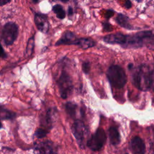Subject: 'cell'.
Instances as JSON below:
<instances>
[{"label":"cell","instance_id":"cell-22","mask_svg":"<svg viewBox=\"0 0 154 154\" xmlns=\"http://www.w3.org/2000/svg\"><path fill=\"white\" fill-rule=\"evenodd\" d=\"M114 14V11L112 10H107L105 12V17L107 19H109L111 17H112Z\"/></svg>","mask_w":154,"mask_h":154},{"label":"cell","instance_id":"cell-10","mask_svg":"<svg viewBox=\"0 0 154 154\" xmlns=\"http://www.w3.org/2000/svg\"><path fill=\"white\" fill-rule=\"evenodd\" d=\"M129 147L134 154H144L145 144L143 140L139 137H134L129 143Z\"/></svg>","mask_w":154,"mask_h":154},{"label":"cell","instance_id":"cell-11","mask_svg":"<svg viewBox=\"0 0 154 154\" xmlns=\"http://www.w3.org/2000/svg\"><path fill=\"white\" fill-rule=\"evenodd\" d=\"M34 154H52V148L48 142L40 143L34 148Z\"/></svg>","mask_w":154,"mask_h":154},{"label":"cell","instance_id":"cell-25","mask_svg":"<svg viewBox=\"0 0 154 154\" xmlns=\"http://www.w3.org/2000/svg\"><path fill=\"white\" fill-rule=\"evenodd\" d=\"M125 6L126 7V8H129L131 7L132 6V3L131 2L130 0H126L125 3Z\"/></svg>","mask_w":154,"mask_h":154},{"label":"cell","instance_id":"cell-9","mask_svg":"<svg viewBox=\"0 0 154 154\" xmlns=\"http://www.w3.org/2000/svg\"><path fill=\"white\" fill-rule=\"evenodd\" d=\"M34 22L37 29L42 32L46 33L49 31V23L47 16L36 13L34 16Z\"/></svg>","mask_w":154,"mask_h":154},{"label":"cell","instance_id":"cell-19","mask_svg":"<svg viewBox=\"0 0 154 154\" xmlns=\"http://www.w3.org/2000/svg\"><path fill=\"white\" fill-rule=\"evenodd\" d=\"M90 69L91 65L90 62L85 61L82 64V70L84 73L88 74L90 71Z\"/></svg>","mask_w":154,"mask_h":154},{"label":"cell","instance_id":"cell-3","mask_svg":"<svg viewBox=\"0 0 154 154\" xmlns=\"http://www.w3.org/2000/svg\"><path fill=\"white\" fill-rule=\"evenodd\" d=\"M19 33L17 25L14 22L5 23L2 30V40L7 46L11 45L16 40Z\"/></svg>","mask_w":154,"mask_h":154},{"label":"cell","instance_id":"cell-13","mask_svg":"<svg viewBox=\"0 0 154 154\" xmlns=\"http://www.w3.org/2000/svg\"><path fill=\"white\" fill-rule=\"evenodd\" d=\"M110 143L113 145H117L120 142V137L119 131L114 127H111L108 130Z\"/></svg>","mask_w":154,"mask_h":154},{"label":"cell","instance_id":"cell-2","mask_svg":"<svg viewBox=\"0 0 154 154\" xmlns=\"http://www.w3.org/2000/svg\"><path fill=\"white\" fill-rule=\"evenodd\" d=\"M106 77L112 87L123 88L127 82V76L124 69L119 65L111 66L106 71Z\"/></svg>","mask_w":154,"mask_h":154},{"label":"cell","instance_id":"cell-26","mask_svg":"<svg viewBox=\"0 0 154 154\" xmlns=\"http://www.w3.org/2000/svg\"><path fill=\"white\" fill-rule=\"evenodd\" d=\"M11 0H0V5L1 6H3L8 3H9Z\"/></svg>","mask_w":154,"mask_h":154},{"label":"cell","instance_id":"cell-27","mask_svg":"<svg viewBox=\"0 0 154 154\" xmlns=\"http://www.w3.org/2000/svg\"><path fill=\"white\" fill-rule=\"evenodd\" d=\"M1 49H2V51H1V58H5L7 57V54H6V53H5V51L4 50V49H3L2 47H1Z\"/></svg>","mask_w":154,"mask_h":154},{"label":"cell","instance_id":"cell-28","mask_svg":"<svg viewBox=\"0 0 154 154\" xmlns=\"http://www.w3.org/2000/svg\"><path fill=\"white\" fill-rule=\"evenodd\" d=\"M54 1H61V2H62L66 3V2H68L69 0H54Z\"/></svg>","mask_w":154,"mask_h":154},{"label":"cell","instance_id":"cell-21","mask_svg":"<svg viewBox=\"0 0 154 154\" xmlns=\"http://www.w3.org/2000/svg\"><path fill=\"white\" fill-rule=\"evenodd\" d=\"M103 25V30L105 31H106V32H109V31H112L113 30V28H112V26L108 22H104L102 23Z\"/></svg>","mask_w":154,"mask_h":154},{"label":"cell","instance_id":"cell-12","mask_svg":"<svg viewBox=\"0 0 154 154\" xmlns=\"http://www.w3.org/2000/svg\"><path fill=\"white\" fill-rule=\"evenodd\" d=\"M116 20L120 26L125 29H134L132 26L130 24L129 22L128 17L123 14H121V13L118 14V15L116 18Z\"/></svg>","mask_w":154,"mask_h":154},{"label":"cell","instance_id":"cell-23","mask_svg":"<svg viewBox=\"0 0 154 154\" xmlns=\"http://www.w3.org/2000/svg\"><path fill=\"white\" fill-rule=\"evenodd\" d=\"M151 87L154 91V69L151 73Z\"/></svg>","mask_w":154,"mask_h":154},{"label":"cell","instance_id":"cell-24","mask_svg":"<svg viewBox=\"0 0 154 154\" xmlns=\"http://www.w3.org/2000/svg\"><path fill=\"white\" fill-rule=\"evenodd\" d=\"M67 14L68 16L70 17V16H72L73 14V8L70 6L68 8V10H67Z\"/></svg>","mask_w":154,"mask_h":154},{"label":"cell","instance_id":"cell-6","mask_svg":"<svg viewBox=\"0 0 154 154\" xmlns=\"http://www.w3.org/2000/svg\"><path fill=\"white\" fill-rule=\"evenodd\" d=\"M72 131L73 135L76 138L78 143L81 147H84V140L85 134L86 132V128L81 120H76L74 122L72 127Z\"/></svg>","mask_w":154,"mask_h":154},{"label":"cell","instance_id":"cell-30","mask_svg":"<svg viewBox=\"0 0 154 154\" xmlns=\"http://www.w3.org/2000/svg\"><path fill=\"white\" fill-rule=\"evenodd\" d=\"M38 1H39V0H32V2H33L34 4H37Z\"/></svg>","mask_w":154,"mask_h":154},{"label":"cell","instance_id":"cell-15","mask_svg":"<svg viewBox=\"0 0 154 154\" xmlns=\"http://www.w3.org/2000/svg\"><path fill=\"white\" fill-rule=\"evenodd\" d=\"M52 11L56 14L57 17L60 19H63L66 16V13L63 7L60 4H56L53 6Z\"/></svg>","mask_w":154,"mask_h":154},{"label":"cell","instance_id":"cell-4","mask_svg":"<svg viewBox=\"0 0 154 154\" xmlns=\"http://www.w3.org/2000/svg\"><path fill=\"white\" fill-rule=\"evenodd\" d=\"M57 82L61 97L63 99H66L73 90V83L71 77L66 71L63 70Z\"/></svg>","mask_w":154,"mask_h":154},{"label":"cell","instance_id":"cell-5","mask_svg":"<svg viewBox=\"0 0 154 154\" xmlns=\"http://www.w3.org/2000/svg\"><path fill=\"white\" fill-rule=\"evenodd\" d=\"M106 140V134L103 129L99 128L87 141V146L93 151L100 150Z\"/></svg>","mask_w":154,"mask_h":154},{"label":"cell","instance_id":"cell-14","mask_svg":"<svg viewBox=\"0 0 154 154\" xmlns=\"http://www.w3.org/2000/svg\"><path fill=\"white\" fill-rule=\"evenodd\" d=\"M34 36H32L31 38L28 39L25 52V55L26 57H29L32 55L34 51Z\"/></svg>","mask_w":154,"mask_h":154},{"label":"cell","instance_id":"cell-29","mask_svg":"<svg viewBox=\"0 0 154 154\" xmlns=\"http://www.w3.org/2000/svg\"><path fill=\"white\" fill-rule=\"evenodd\" d=\"M133 67V64H129V66H128V68L129 69H131V68Z\"/></svg>","mask_w":154,"mask_h":154},{"label":"cell","instance_id":"cell-18","mask_svg":"<svg viewBox=\"0 0 154 154\" xmlns=\"http://www.w3.org/2000/svg\"><path fill=\"white\" fill-rule=\"evenodd\" d=\"M135 34L141 41L143 42V40L144 39L150 37L152 35V32L150 31H144L138 32L136 33Z\"/></svg>","mask_w":154,"mask_h":154},{"label":"cell","instance_id":"cell-7","mask_svg":"<svg viewBox=\"0 0 154 154\" xmlns=\"http://www.w3.org/2000/svg\"><path fill=\"white\" fill-rule=\"evenodd\" d=\"M79 38H77L74 33L70 31H66L63 33L61 37L56 42L55 46L60 45H76Z\"/></svg>","mask_w":154,"mask_h":154},{"label":"cell","instance_id":"cell-16","mask_svg":"<svg viewBox=\"0 0 154 154\" xmlns=\"http://www.w3.org/2000/svg\"><path fill=\"white\" fill-rule=\"evenodd\" d=\"M15 117V113L4 108L2 106L1 108V120L4 119H12Z\"/></svg>","mask_w":154,"mask_h":154},{"label":"cell","instance_id":"cell-33","mask_svg":"<svg viewBox=\"0 0 154 154\" xmlns=\"http://www.w3.org/2000/svg\"><path fill=\"white\" fill-rule=\"evenodd\" d=\"M126 154H128V153H126Z\"/></svg>","mask_w":154,"mask_h":154},{"label":"cell","instance_id":"cell-20","mask_svg":"<svg viewBox=\"0 0 154 154\" xmlns=\"http://www.w3.org/2000/svg\"><path fill=\"white\" fill-rule=\"evenodd\" d=\"M47 133L48 132L43 129H38L35 132V135L38 138H42L45 137Z\"/></svg>","mask_w":154,"mask_h":154},{"label":"cell","instance_id":"cell-31","mask_svg":"<svg viewBox=\"0 0 154 154\" xmlns=\"http://www.w3.org/2000/svg\"><path fill=\"white\" fill-rule=\"evenodd\" d=\"M137 2H141L142 0H136Z\"/></svg>","mask_w":154,"mask_h":154},{"label":"cell","instance_id":"cell-1","mask_svg":"<svg viewBox=\"0 0 154 154\" xmlns=\"http://www.w3.org/2000/svg\"><path fill=\"white\" fill-rule=\"evenodd\" d=\"M151 73L146 65L139 66L132 75L134 85L141 91H147L151 87Z\"/></svg>","mask_w":154,"mask_h":154},{"label":"cell","instance_id":"cell-32","mask_svg":"<svg viewBox=\"0 0 154 154\" xmlns=\"http://www.w3.org/2000/svg\"><path fill=\"white\" fill-rule=\"evenodd\" d=\"M153 49H154V48H153Z\"/></svg>","mask_w":154,"mask_h":154},{"label":"cell","instance_id":"cell-17","mask_svg":"<svg viewBox=\"0 0 154 154\" xmlns=\"http://www.w3.org/2000/svg\"><path fill=\"white\" fill-rule=\"evenodd\" d=\"M76 105L69 102L67 103H66V111L67 112V114L70 116L71 117H73L75 116V113H76Z\"/></svg>","mask_w":154,"mask_h":154},{"label":"cell","instance_id":"cell-8","mask_svg":"<svg viewBox=\"0 0 154 154\" xmlns=\"http://www.w3.org/2000/svg\"><path fill=\"white\" fill-rule=\"evenodd\" d=\"M127 35L123 34L120 32H116L106 35L103 37V41L109 44H118L124 46L126 42Z\"/></svg>","mask_w":154,"mask_h":154}]
</instances>
